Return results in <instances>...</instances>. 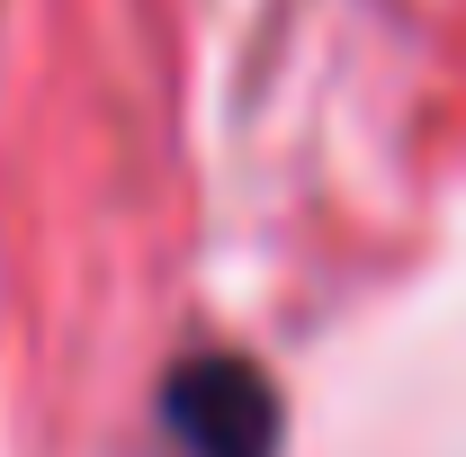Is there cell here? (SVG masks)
Returning a JSON list of instances; mask_svg holds the SVG:
<instances>
[{
  "instance_id": "obj_1",
  "label": "cell",
  "mask_w": 466,
  "mask_h": 457,
  "mask_svg": "<svg viewBox=\"0 0 466 457\" xmlns=\"http://www.w3.org/2000/svg\"><path fill=\"white\" fill-rule=\"evenodd\" d=\"M153 457H279L269 377L233 350H188L153 395Z\"/></svg>"
}]
</instances>
